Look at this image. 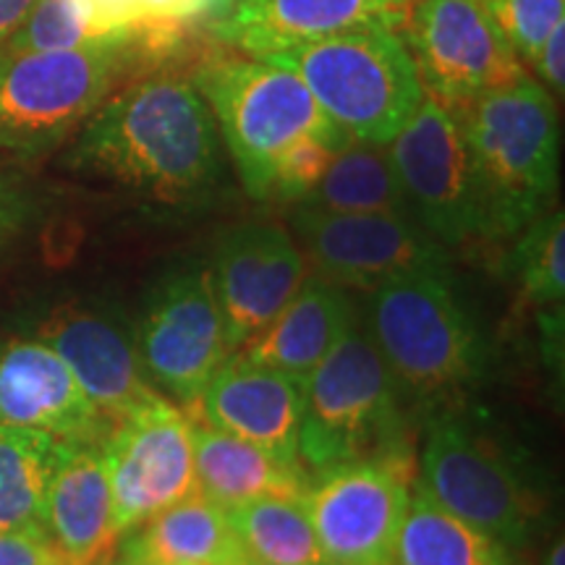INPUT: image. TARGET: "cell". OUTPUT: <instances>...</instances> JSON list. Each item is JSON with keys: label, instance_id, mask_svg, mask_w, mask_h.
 <instances>
[{"label": "cell", "instance_id": "obj_1", "mask_svg": "<svg viewBox=\"0 0 565 565\" xmlns=\"http://www.w3.org/2000/svg\"><path fill=\"white\" fill-rule=\"evenodd\" d=\"M68 166L158 204H196L221 183V134L192 82L152 76L105 97Z\"/></svg>", "mask_w": 565, "mask_h": 565}, {"label": "cell", "instance_id": "obj_2", "mask_svg": "<svg viewBox=\"0 0 565 565\" xmlns=\"http://www.w3.org/2000/svg\"><path fill=\"white\" fill-rule=\"evenodd\" d=\"M475 168L484 238H505L545 215L561 179V121L545 84L524 74L454 110Z\"/></svg>", "mask_w": 565, "mask_h": 565}, {"label": "cell", "instance_id": "obj_3", "mask_svg": "<svg viewBox=\"0 0 565 565\" xmlns=\"http://www.w3.org/2000/svg\"><path fill=\"white\" fill-rule=\"evenodd\" d=\"M265 61L294 71L351 141L391 145L424 100L404 34L385 24L356 26Z\"/></svg>", "mask_w": 565, "mask_h": 565}, {"label": "cell", "instance_id": "obj_4", "mask_svg": "<svg viewBox=\"0 0 565 565\" xmlns=\"http://www.w3.org/2000/svg\"><path fill=\"white\" fill-rule=\"evenodd\" d=\"M194 87L207 103L246 194L270 200L275 168L301 139L351 141L294 71L265 58L202 63Z\"/></svg>", "mask_w": 565, "mask_h": 565}, {"label": "cell", "instance_id": "obj_5", "mask_svg": "<svg viewBox=\"0 0 565 565\" xmlns=\"http://www.w3.org/2000/svg\"><path fill=\"white\" fill-rule=\"evenodd\" d=\"M372 343L395 383L419 398H443L484 374L487 349L448 273L416 270L370 291Z\"/></svg>", "mask_w": 565, "mask_h": 565}, {"label": "cell", "instance_id": "obj_6", "mask_svg": "<svg viewBox=\"0 0 565 565\" xmlns=\"http://www.w3.org/2000/svg\"><path fill=\"white\" fill-rule=\"evenodd\" d=\"M401 385L364 330L351 328L301 380L299 458L322 471L404 450Z\"/></svg>", "mask_w": 565, "mask_h": 565}, {"label": "cell", "instance_id": "obj_7", "mask_svg": "<svg viewBox=\"0 0 565 565\" xmlns=\"http://www.w3.org/2000/svg\"><path fill=\"white\" fill-rule=\"evenodd\" d=\"M134 58V40L74 51H0V152L30 160L61 147Z\"/></svg>", "mask_w": 565, "mask_h": 565}, {"label": "cell", "instance_id": "obj_8", "mask_svg": "<svg viewBox=\"0 0 565 565\" xmlns=\"http://www.w3.org/2000/svg\"><path fill=\"white\" fill-rule=\"evenodd\" d=\"M412 490L414 469L406 450L317 471L303 492V505L324 563L393 565Z\"/></svg>", "mask_w": 565, "mask_h": 565}, {"label": "cell", "instance_id": "obj_9", "mask_svg": "<svg viewBox=\"0 0 565 565\" xmlns=\"http://www.w3.org/2000/svg\"><path fill=\"white\" fill-rule=\"evenodd\" d=\"M404 30L424 97L448 110H461L526 74L490 0H416Z\"/></svg>", "mask_w": 565, "mask_h": 565}, {"label": "cell", "instance_id": "obj_10", "mask_svg": "<svg viewBox=\"0 0 565 565\" xmlns=\"http://www.w3.org/2000/svg\"><path fill=\"white\" fill-rule=\"evenodd\" d=\"M100 448L121 536L196 492L194 416L162 393L113 422Z\"/></svg>", "mask_w": 565, "mask_h": 565}, {"label": "cell", "instance_id": "obj_11", "mask_svg": "<svg viewBox=\"0 0 565 565\" xmlns=\"http://www.w3.org/2000/svg\"><path fill=\"white\" fill-rule=\"evenodd\" d=\"M406 210L435 242L463 246L484 238L475 168L454 110L424 97L387 145Z\"/></svg>", "mask_w": 565, "mask_h": 565}, {"label": "cell", "instance_id": "obj_12", "mask_svg": "<svg viewBox=\"0 0 565 565\" xmlns=\"http://www.w3.org/2000/svg\"><path fill=\"white\" fill-rule=\"evenodd\" d=\"M291 225L303 263L338 288L374 291L406 273H450L448 249L406 212H324L299 204Z\"/></svg>", "mask_w": 565, "mask_h": 565}, {"label": "cell", "instance_id": "obj_13", "mask_svg": "<svg viewBox=\"0 0 565 565\" xmlns=\"http://www.w3.org/2000/svg\"><path fill=\"white\" fill-rule=\"evenodd\" d=\"M137 351L147 380L192 408L212 374L231 356L207 267H186L154 288L141 317Z\"/></svg>", "mask_w": 565, "mask_h": 565}, {"label": "cell", "instance_id": "obj_14", "mask_svg": "<svg viewBox=\"0 0 565 565\" xmlns=\"http://www.w3.org/2000/svg\"><path fill=\"white\" fill-rule=\"evenodd\" d=\"M416 484L500 545H519L526 536L529 508L519 479L454 416L429 424Z\"/></svg>", "mask_w": 565, "mask_h": 565}, {"label": "cell", "instance_id": "obj_15", "mask_svg": "<svg viewBox=\"0 0 565 565\" xmlns=\"http://www.w3.org/2000/svg\"><path fill=\"white\" fill-rule=\"evenodd\" d=\"M207 273L236 353L294 299L307 280V263L286 228L244 223L217 238Z\"/></svg>", "mask_w": 565, "mask_h": 565}, {"label": "cell", "instance_id": "obj_16", "mask_svg": "<svg viewBox=\"0 0 565 565\" xmlns=\"http://www.w3.org/2000/svg\"><path fill=\"white\" fill-rule=\"evenodd\" d=\"M0 427L40 429L63 443L103 445L113 422L97 412L51 345L42 341H3Z\"/></svg>", "mask_w": 565, "mask_h": 565}, {"label": "cell", "instance_id": "obj_17", "mask_svg": "<svg viewBox=\"0 0 565 565\" xmlns=\"http://www.w3.org/2000/svg\"><path fill=\"white\" fill-rule=\"evenodd\" d=\"M192 408L196 419L257 445L282 463L303 466L299 458L301 380L270 370L242 351L231 353L212 374Z\"/></svg>", "mask_w": 565, "mask_h": 565}, {"label": "cell", "instance_id": "obj_18", "mask_svg": "<svg viewBox=\"0 0 565 565\" xmlns=\"http://www.w3.org/2000/svg\"><path fill=\"white\" fill-rule=\"evenodd\" d=\"M408 11L412 0H231L212 30L225 45L265 58L356 26L404 30Z\"/></svg>", "mask_w": 565, "mask_h": 565}, {"label": "cell", "instance_id": "obj_19", "mask_svg": "<svg viewBox=\"0 0 565 565\" xmlns=\"http://www.w3.org/2000/svg\"><path fill=\"white\" fill-rule=\"evenodd\" d=\"M40 341L63 359L84 395L108 422L160 393L147 380L137 343L116 320L82 307H61L40 328Z\"/></svg>", "mask_w": 565, "mask_h": 565}, {"label": "cell", "instance_id": "obj_20", "mask_svg": "<svg viewBox=\"0 0 565 565\" xmlns=\"http://www.w3.org/2000/svg\"><path fill=\"white\" fill-rule=\"evenodd\" d=\"M45 529L66 565H113L121 532L100 445L66 443L45 503Z\"/></svg>", "mask_w": 565, "mask_h": 565}, {"label": "cell", "instance_id": "obj_21", "mask_svg": "<svg viewBox=\"0 0 565 565\" xmlns=\"http://www.w3.org/2000/svg\"><path fill=\"white\" fill-rule=\"evenodd\" d=\"M356 309L343 288L320 278H307L294 299L242 349L246 359L303 380L356 328Z\"/></svg>", "mask_w": 565, "mask_h": 565}, {"label": "cell", "instance_id": "obj_22", "mask_svg": "<svg viewBox=\"0 0 565 565\" xmlns=\"http://www.w3.org/2000/svg\"><path fill=\"white\" fill-rule=\"evenodd\" d=\"M194 477L196 492L223 511H231V508L257 498H273V494L303 498L309 487V475L303 466L282 463L257 445L210 427L207 422L196 419V416Z\"/></svg>", "mask_w": 565, "mask_h": 565}, {"label": "cell", "instance_id": "obj_23", "mask_svg": "<svg viewBox=\"0 0 565 565\" xmlns=\"http://www.w3.org/2000/svg\"><path fill=\"white\" fill-rule=\"evenodd\" d=\"M244 553L223 508L200 492L131 529L121 555L145 565H228Z\"/></svg>", "mask_w": 565, "mask_h": 565}, {"label": "cell", "instance_id": "obj_24", "mask_svg": "<svg viewBox=\"0 0 565 565\" xmlns=\"http://www.w3.org/2000/svg\"><path fill=\"white\" fill-rule=\"evenodd\" d=\"M63 440L26 427H0V529L38 532L45 529L47 490Z\"/></svg>", "mask_w": 565, "mask_h": 565}, {"label": "cell", "instance_id": "obj_25", "mask_svg": "<svg viewBox=\"0 0 565 565\" xmlns=\"http://www.w3.org/2000/svg\"><path fill=\"white\" fill-rule=\"evenodd\" d=\"M393 565H511L505 545L448 513L414 482Z\"/></svg>", "mask_w": 565, "mask_h": 565}, {"label": "cell", "instance_id": "obj_26", "mask_svg": "<svg viewBox=\"0 0 565 565\" xmlns=\"http://www.w3.org/2000/svg\"><path fill=\"white\" fill-rule=\"evenodd\" d=\"M324 212H406L398 173L387 145L345 141L338 147L317 186L299 202Z\"/></svg>", "mask_w": 565, "mask_h": 565}, {"label": "cell", "instance_id": "obj_27", "mask_svg": "<svg viewBox=\"0 0 565 565\" xmlns=\"http://www.w3.org/2000/svg\"><path fill=\"white\" fill-rule=\"evenodd\" d=\"M238 545L270 565H324L303 498H257L225 511Z\"/></svg>", "mask_w": 565, "mask_h": 565}, {"label": "cell", "instance_id": "obj_28", "mask_svg": "<svg viewBox=\"0 0 565 565\" xmlns=\"http://www.w3.org/2000/svg\"><path fill=\"white\" fill-rule=\"evenodd\" d=\"M511 273L521 294L540 309H561L565 296V215L547 210L515 233Z\"/></svg>", "mask_w": 565, "mask_h": 565}, {"label": "cell", "instance_id": "obj_29", "mask_svg": "<svg viewBox=\"0 0 565 565\" xmlns=\"http://www.w3.org/2000/svg\"><path fill=\"white\" fill-rule=\"evenodd\" d=\"M113 38L100 26L92 0H38L24 24L11 34L0 51L6 53H40V51H74V47L100 45Z\"/></svg>", "mask_w": 565, "mask_h": 565}, {"label": "cell", "instance_id": "obj_30", "mask_svg": "<svg viewBox=\"0 0 565 565\" xmlns=\"http://www.w3.org/2000/svg\"><path fill=\"white\" fill-rule=\"evenodd\" d=\"M490 6L511 51L529 66L550 32L565 21V0H490Z\"/></svg>", "mask_w": 565, "mask_h": 565}, {"label": "cell", "instance_id": "obj_31", "mask_svg": "<svg viewBox=\"0 0 565 565\" xmlns=\"http://www.w3.org/2000/svg\"><path fill=\"white\" fill-rule=\"evenodd\" d=\"M338 147L343 145H333V141L317 137L301 139L299 145H294L275 168L270 200L299 204L320 183L324 168H328Z\"/></svg>", "mask_w": 565, "mask_h": 565}, {"label": "cell", "instance_id": "obj_32", "mask_svg": "<svg viewBox=\"0 0 565 565\" xmlns=\"http://www.w3.org/2000/svg\"><path fill=\"white\" fill-rule=\"evenodd\" d=\"M141 32L137 34L139 51L152 55L173 51L179 45L183 26L204 19L202 0H137Z\"/></svg>", "mask_w": 565, "mask_h": 565}, {"label": "cell", "instance_id": "obj_33", "mask_svg": "<svg viewBox=\"0 0 565 565\" xmlns=\"http://www.w3.org/2000/svg\"><path fill=\"white\" fill-rule=\"evenodd\" d=\"M0 565H66L47 534L3 532L0 529Z\"/></svg>", "mask_w": 565, "mask_h": 565}, {"label": "cell", "instance_id": "obj_34", "mask_svg": "<svg viewBox=\"0 0 565 565\" xmlns=\"http://www.w3.org/2000/svg\"><path fill=\"white\" fill-rule=\"evenodd\" d=\"M534 71L540 82L545 84L550 92L563 95L565 89V21L550 32V38L542 42L540 53L534 58Z\"/></svg>", "mask_w": 565, "mask_h": 565}, {"label": "cell", "instance_id": "obj_35", "mask_svg": "<svg viewBox=\"0 0 565 565\" xmlns=\"http://www.w3.org/2000/svg\"><path fill=\"white\" fill-rule=\"evenodd\" d=\"M32 215L30 196H26L11 179L0 173V249L24 228Z\"/></svg>", "mask_w": 565, "mask_h": 565}, {"label": "cell", "instance_id": "obj_36", "mask_svg": "<svg viewBox=\"0 0 565 565\" xmlns=\"http://www.w3.org/2000/svg\"><path fill=\"white\" fill-rule=\"evenodd\" d=\"M34 3L38 0H0V47L24 24V19L30 17Z\"/></svg>", "mask_w": 565, "mask_h": 565}, {"label": "cell", "instance_id": "obj_37", "mask_svg": "<svg viewBox=\"0 0 565 565\" xmlns=\"http://www.w3.org/2000/svg\"><path fill=\"white\" fill-rule=\"evenodd\" d=\"M231 6V0H202V11H204V19L207 17H212V19H217L221 17V13L228 9Z\"/></svg>", "mask_w": 565, "mask_h": 565}, {"label": "cell", "instance_id": "obj_38", "mask_svg": "<svg viewBox=\"0 0 565 565\" xmlns=\"http://www.w3.org/2000/svg\"><path fill=\"white\" fill-rule=\"evenodd\" d=\"M545 565H565V545H563V536L555 542L553 547H550Z\"/></svg>", "mask_w": 565, "mask_h": 565}, {"label": "cell", "instance_id": "obj_39", "mask_svg": "<svg viewBox=\"0 0 565 565\" xmlns=\"http://www.w3.org/2000/svg\"><path fill=\"white\" fill-rule=\"evenodd\" d=\"M228 565H270V563H265V561H257V557H252V555L246 553V550H244V553L238 555L236 561H231Z\"/></svg>", "mask_w": 565, "mask_h": 565}, {"label": "cell", "instance_id": "obj_40", "mask_svg": "<svg viewBox=\"0 0 565 565\" xmlns=\"http://www.w3.org/2000/svg\"><path fill=\"white\" fill-rule=\"evenodd\" d=\"M113 565H145V563H139V561H134V557L121 555V557H118V561H113Z\"/></svg>", "mask_w": 565, "mask_h": 565}, {"label": "cell", "instance_id": "obj_41", "mask_svg": "<svg viewBox=\"0 0 565 565\" xmlns=\"http://www.w3.org/2000/svg\"><path fill=\"white\" fill-rule=\"evenodd\" d=\"M324 565H330V563H324Z\"/></svg>", "mask_w": 565, "mask_h": 565}]
</instances>
